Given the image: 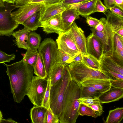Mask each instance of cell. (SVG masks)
<instances>
[{"label":"cell","instance_id":"obj_14","mask_svg":"<svg viewBox=\"0 0 123 123\" xmlns=\"http://www.w3.org/2000/svg\"><path fill=\"white\" fill-rule=\"evenodd\" d=\"M70 29L79 51L83 55H87L86 39L84 31L74 21L72 24Z\"/></svg>","mask_w":123,"mask_h":123},{"label":"cell","instance_id":"obj_29","mask_svg":"<svg viewBox=\"0 0 123 123\" xmlns=\"http://www.w3.org/2000/svg\"><path fill=\"white\" fill-rule=\"evenodd\" d=\"M82 62L87 67L99 71L101 70L100 62L92 56L88 54H83Z\"/></svg>","mask_w":123,"mask_h":123},{"label":"cell","instance_id":"obj_40","mask_svg":"<svg viewBox=\"0 0 123 123\" xmlns=\"http://www.w3.org/2000/svg\"><path fill=\"white\" fill-rule=\"evenodd\" d=\"M85 18L87 24L92 28H94L100 22V20L89 16L85 17Z\"/></svg>","mask_w":123,"mask_h":123},{"label":"cell","instance_id":"obj_33","mask_svg":"<svg viewBox=\"0 0 123 123\" xmlns=\"http://www.w3.org/2000/svg\"><path fill=\"white\" fill-rule=\"evenodd\" d=\"M79 115L87 116L95 118L98 117L94 111L87 105L80 103L78 110Z\"/></svg>","mask_w":123,"mask_h":123},{"label":"cell","instance_id":"obj_32","mask_svg":"<svg viewBox=\"0 0 123 123\" xmlns=\"http://www.w3.org/2000/svg\"><path fill=\"white\" fill-rule=\"evenodd\" d=\"M101 94L98 90L92 87L81 86V97H98Z\"/></svg>","mask_w":123,"mask_h":123},{"label":"cell","instance_id":"obj_45","mask_svg":"<svg viewBox=\"0 0 123 123\" xmlns=\"http://www.w3.org/2000/svg\"><path fill=\"white\" fill-rule=\"evenodd\" d=\"M83 58V54L80 53L72 58L71 62H82Z\"/></svg>","mask_w":123,"mask_h":123},{"label":"cell","instance_id":"obj_26","mask_svg":"<svg viewBox=\"0 0 123 123\" xmlns=\"http://www.w3.org/2000/svg\"><path fill=\"white\" fill-rule=\"evenodd\" d=\"M22 25L31 31L37 30L40 26L39 11L30 17Z\"/></svg>","mask_w":123,"mask_h":123},{"label":"cell","instance_id":"obj_16","mask_svg":"<svg viewBox=\"0 0 123 123\" xmlns=\"http://www.w3.org/2000/svg\"><path fill=\"white\" fill-rule=\"evenodd\" d=\"M123 97V89L111 86L109 91L101 93L98 98L101 103H107L118 101Z\"/></svg>","mask_w":123,"mask_h":123},{"label":"cell","instance_id":"obj_3","mask_svg":"<svg viewBox=\"0 0 123 123\" xmlns=\"http://www.w3.org/2000/svg\"><path fill=\"white\" fill-rule=\"evenodd\" d=\"M71 78L68 65L64 66L62 77L56 84L50 86L49 103L52 113L59 118L62 102L66 90Z\"/></svg>","mask_w":123,"mask_h":123},{"label":"cell","instance_id":"obj_27","mask_svg":"<svg viewBox=\"0 0 123 123\" xmlns=\"http://www.w3.org/2000/svg\"><path fill=\"white\" fill-rule=\"evenodd\" d=\"M33 68L34 73L37 76L46 79V73L44 62L41 55L39 53L36 63Z\"/></svg>","mask_w":123,"mask_h":123},{"label":"cell","instance_id":"obj_19","mask_svg":"<svg viewBox=\"0 0 123 123\" xmlns=\"http://www.w3.org/2000/svg\"><path fill=\"white\" fill-rule=\"evenodd\" d=\"M79 15L74 9L68 7L61 13L64 32L69 29L74 21L79 18Z\"/></svg>","mask_w":123,"mask_h":123},{"label":"cell","instance_id":"obj_31","mask_svg":"<svg viewBox=\"0 0 123 123\" xmlns=\"http://www.w3.org/2000/svg\"><path fill=\"white\" fill-rule=\"evenodd\" d=\"M72 58L62 50L58 49L55 60V63L63 66L68 65L71 63Z\"/></svg>","mask_w":123,"mask_h":123},{"label":"cell","instance_id":"obj_4","mask_svg":"<svg viewBox=\"0 0 123 123\" xmlns=\"http://www.w3.org/2000/svg\"><path fill=\"white\" fill-rule=\"evenodd\" d=\"M68 67L71 78L80 84L85 80L91 79H113L102 71L89 67L82 62H72Z\"/></svg>","mask_w":123,"mask_h":123},{"label":"cell","instance_id":"obj_36","mask_svg":"<svg viewBox=\"0 0 123 123\" xmlns=\"http://www.w3.org/2000/svg\"><path fill=\"white\" fill-rule=\"evenodd\" d=\"M50 81L49 80L46 92L43 99L42 106L48 110H51L49 103L50 91Z\"/></svg>","mask_w":123,"mask_h":123},{"label":"cell","instance_id":"obj_17","mask_svg":"<svg viewBox=\"0 0 123 123\" xmlns=\"http://www.w3.org/2000/svg\"><path fill=\"white\" fill-rule=\"evenodd\" d=\"M80 84L92 87L98 90L101 93L109 91L111 86L110 80L99 79H87L82 82Z\"/></svg>","mask_w":123,"mask_h":123},{"label":"cell","instance_id":"obj_5","mask_svg":"<svg viewBox=\"0 0 123 123\" xmlns=\"http://www.w3.org/2000/svg\"><path fill=\"white\" fill-rule=\"evenodd\" d=\"M38 49L44 64L47 75L46 79H49L51 69L55 63L58 50L57 43L52 38H46L41 43Z\"/></svg>","mask_w":123,"mask_h":123},{"label":"cell","instance_id":"obj_47","mask_svg":"<svg viewBox=\"0 0 123 123\" xmlns=\"http://www.w3.org/2000/svg\"><path fill=\"white\" fill-rule=\"evenodd\" d=\"M31 0H16L15 1V5L17 8L28 3Z\"/></svg>","mask_w":123,"mask_h":123},{"label":"cell","instance_id":"obj_12","mask_svg":"<svg viewBox=\"0 0 123 123\" xmlns=\"http://www.w3.org/2000/svg\"><path fill=\"white\" fill-rule=\"evenodd\" d=\"M68 7V6L64 4L62 1L51 4H46L43 3L39 11L40 21L47 20L61 13Z\"/></svg>","mask_w":123,"mask_h":123},{"label":"cell","instance_id":"obj_38","mask_svg":"<svg viewBox=\"0 0 123 123\" xmlns=\"http://www.w3.org/2000/svg\"><path fill=\"white\" fill-rule=\"evenodd\" d=\"M100 103L85 105L92 109L98 116H99L101 115L103 112V107Z\"/></svg>","mask_w":123,"mask_h":123},{"label":"cell","instance_id":"obj_13","mask_svg":"<svg viewBox=\"0 0 123 123\" xmlns=\"http://www.w3.org/2000/svg\"><path fill=\"white\" fill-rule=\"evenodd\" d=\"M86 49L88 54L92 56L100 62L103 55V45L100 40L92 33L86 39Z\"/></svg>","mask_w":123,"mask_h":123},{"label":"cell","instance_id":"obj_1","mask_svg":"<svg viewBox=\"0 0 123 123\" xmlns=\"http://www.w3.org/2000/svg\"><path fill=\"white\" fill-rule=\"evenodd\" d=\"M4 64L14 100L19 103L27 95L33 76V68L23 59L11 64Z\"/></svg>","mask_w":123,"mask_h":123},{"label":"cell","instance_id":"obj_9","mask_svg":"<svg viewBox=\"0 0 123 123\" xmlns=\"http://www.w3.org/2000/svg\"><path fill=\"white\" fill-rule=\"evenodd\" d=\"M58 49H61L72 58L80 52L70 28L59 35L56 41Z\"/></svg>","mask_w":123,"mask_h":123},{"label":"cell","instance_id":"obj_49","mask_svg":"<svg viewBox=\"0 0 123 123\" xmlns=\"http://www.w3.org/2000/svg\"><path fill=\"white\" fill-rule=\"evenodd\" d=\"M62 0H45L43 3L46 4H51L57 3L61 2Z\"/></svg>","mask_w":123,"mask_h":123},{"label":"cell","instance_id":"obj_24","mask_svg":"<svg viewBox=\"0 0 123 123\" xmlns=\"http://www.w3.org/2000/svg\"><path fill=\"white\" fill-rule=\"evenodd\" d=\"M64 66L55 63L50 70L49 79L51 86L57 84L61 79Z\"/></svg>","mask_w":123,"mask_h":123},{"label":"cell","instance_id":"obj_37","mask_svg":"<svg viewBox=\"0 0 123 123\" xmlns=\"http://www.w3.org/2000/svg\"><path fill=\"white\" fill-rule=\"evenodd\" d=\"M16 56L14 54L8 55L0 50V64L6 62H9L14 60Z\"/></svg>","mask_w":123,"mask_h":123},{"label":"cell","instance_id":"obj_35","mask_svg":"<svg viewBox=\"0 0 123 123\" xmlns=\"http://www.w3.org/2000/svg\"><path fill=\"white\" fill-rule=\"evenodd\" d=\"M98 97H80L78 99V100L80 103L85 105L98 104L101 103Z\"/></svg>","mask_w":123,"mask_h":123},{"label":"cell","instance_id":"obj_39","mask_svg":"<svg viewBox=\"0 0 123 123\" xmlns=\"http://www.w3.org/2000/svg\"><path fill=\"white\" fill-rule=\"evenodd\" d=\"M108 10L107 8L103 4L101 0H97L95 6V12H100L105 14Z\"/></svg>","mask_w":123,"mask_h":123},{"label":"cell","instance_id":"obj_48","mask_svg":"<svg viewBox=\"0 0 123 123\" xmlns=\"http://www.w3.org/2000/svg\"><path fill=\"white\" fill-rule=\"evenodd\" d=\"M116 6L123 10V0H114Z\"/></svg>","mask_w":123,"mask_h":123},{"label":"cell","instance_id":"obj_53","mask_svg":"<svg viewBox=\"0 0 123 123\" xmlns=\"http://www.w3.org/2000/svg\"><path fill=\"white\" fill-rule=\"evenodd\" d=\"M3 119L2 114L1 111H0V123H1Z\"/></svg>","mask_w":123,"mask_h":123},{"label":"cell","instance_id":"obj_25","mask_svg":"<svg viewBox=\"0 0 123 123\" xmlns=\"http://www.w3.org/2000/svg\"><path fill=\"white\" fill-rule=\"evenodd\" d=\"M123 118V108L118 107L109 111L106 123H119Z\"/></svg>","mask_w":123,"mask_h":123},{"label":"cell","instance_id":"obj_30","mask_svg":"<svg viewBox=\"0 0 123 123\" xmlns=\"http://www.w3.org/2000/svg\"><path fill=\"white\" fill-rule=\"evenodd\" d=\"M41 40V37L39 34L35 32H30L28 35L27 43L29 48L32 49L38 48Z\"/></svg>","mask_w":123,"mask_h":123},{"label":"cell","instance_id":"obj_2","mask_svg":"<svg viewBox=\"0 0 123 123\" xmlns=\"http://www.w3.org/2000/svg\"><path fill=\"white\" fill-rule=\"evenodd\" d=\"M81 85L71 78L63 98L62 111L59 118L61 123H75L79 116L78 108L80 104Z\"/></svg>","mask_w":123,"mask_h":123},{"label":"cell","instance_id":"obj_8","mask_svg":"<svg viewBox=\"0 0 123 123\" xmlns=\"http://www.w3.org/2000/svg\"><path fill=\"white\" fill-rule=\"evenodd\" d=\"M90 29L92 33L102 43L103 49V55L111 56L114 50V37L115 33L106 19L104 27L102 31H98L94 28H91Z\"/></svg>","mask_w":123,"mask_h":123},{"label":"cell","instance_id":"obj_34","mask_svg":"<svg viewBox=\"0 0 123 123\" xmlns=\"http://www.w3.org/2000/svg\"><path fill=\"white\" fill-rule=\"evenodd\" d=\"M59 118L54 115L51 110H48L45 117V123H58Z\"/></svg>","mask_w":123,"mask_h":123},{"label":"cell","instance_id":"obj_28","mask_svg":"<svg viewBox=\"0 0 123 123\" xmlns=\"http://www.w3.org/2000/svg\"><path fill=\"white\" fill-rule=\"evenodd\" d=\"M38 54L37 49H34L29 48L24 55L23 59L26 63L33 68L36 63Z\"/></svg>","mask_w":123,"mask_h":123},{"label":"cell","instance_id":"obj_41","mask_svg":"<svg viewBox=\"0 0 123 123\" xmlns=\"http://www.w3.org/2000/svg\"><path fill=\"white\" fill-rule=\"evenodd\" d=\"M101 71L112 77L113 79L123 80V75L119 73L107 69H102Z\"/></svg>","mask_w":123,"mask_h":123},{"label":"cell","instance_id":"obj_6","mask_svg":"<svg viewBox=\"0 0 123 123\" xmlns=\"http://www.w3.org/2000/svg\"><path fill=\"white\" fill-rule=\"evenodd\" d=\"M5 6L0 7V35L10 36L19 24L11 16L12 11L16 9L15 4L5 2Z\"/></svg>","mask_w":123,"mask_h":123},{"label":"cell","instance_id":"obj_18","mask_svg":"<svg viewBox=\"0 0 123 123\" xmlns=\"http://www.w3.org/2000/svg\"><path fill=\"white\" fill-rule=\"evenodd\" d=\"M105 14L106 20L114 32L123 37V17L114 15L108 10Z\"/></svg>","mask_w":123,"mask_h":123},{"label":"cell","instance_id":"obj_10","mask_svg":"<svg viewBox=\"0 0 123 123\" xmlns=\"http://www.w3.org/2000/svg\"><path fill=\"white\" fill-rule=\"evenodd\" d=\"M43 3H28L20 7L16 11L12 12V19L19 24L22 25L29 18L40 11Z\"/></svg>","mask_w":123,"mask_h":123},{"label":"cell","instance_id":"obj_42","mask_svg":"<svg viewBox=\"0 0 123 123\" xmlns=\"http://www.w3.org/2000/svg\"><path fill=\"white\" fill-rule=\"evenodd\" d=\"M111 86L123 89V80L119 79H112L110 80Z\"/></svg>","mask_w":123,"mask_h":123},{"label":"cell","instance_id":"obj_15","mask_svg":"<svg viewBox=\"0 0 123 123\" xmlns=\"http://www.w3.org/2000/svg\"><path fill=\"white\" fill-rule=\"evenodd\" d=\"M97 0H91L69 5L68 7L75 9L79 15L86 17L95 13V6Z\"/></svg>","mask_w":123,"mask_h":123},{"label":"cell","instance_id":"obj_54","mask_svg":"<svg viewBox=\"0 0 123 123\" xmlns=\"http://www.w3.org/2000/svg\"></svg>","mask_w":123,"mask_h":123},{"label":"cell","instance_id":"obj_22","mask_svg":"<svg viewBox=\"0 0 123 123\" xmlns=\"http://www.w3.org/2000/svg\"><path fill=\"white\" fill-rule=\"evenodd\" d=\"M31 31L24 27L23 29L13 32L12 35L16 39V45L20 48L27 50L29 48L28 43V35Z\"/></svg>","mask_w":123,"mask_h":123},{"label":"cell","instance_id":"obj_43","mask_svg":"<svg viewBox=\"0 0 123 123\" xmlns=\"http://www.w3.org/2000/svg\"><path fill=\"white\" fill-rule=\"evenodd\" d=\"M113 14L117 16L123 17V10L115 5L109 9Z\"/></svg>","mask_w":123,"mask_h":123},{"label":"cell","instance_id":"obj_23","mask_svg":"<svg viewBox=\"0 0 123 123\" xmlns=\"http://www.w3.org/2000/svg\"><path fill=\"white\" fill-rule=\"evenodd\" d=\"M47 109L42 106H33L31 109L30 116L32 123H45Z\"/></svg>","mask_w":123,"mask_h":123},{"label":"cell","instance_id":"obj_46","mask_svg":"<svg viewBox=\"0 0 123 123\" xmlns=\"http://www.w3.org/2000/svg\"><path fill=\"white\" fill-rule=\"evenodd\" d=\"M104 2L105 6L109 9L115 5L114 0H104Z\"/></svg>","mask_w":123,"mask_h":123},{"label":"cell","instance_id":"obj_52","mask_svg":"<svg viewBox=\"0 0 123 123\" xmlns=\"http://www.w3.org/2000/svg\"><path fill=\"white\" fill-rule=\"evenodd\" d=\"M4 3L5 2L2 0H0V7L4 6H5Z\"/></svg>","mask_w":123,"mask_h":123},{"label":"cell","instance_id":"obj_21","mask_svg":"<svg viewBox=\"0 0 123 123\" xmlns=\"http://www.w3.org/2000/svg\"><path fill=\"white\" fill-rule=\"evenodd\" d=\"M100 62L101 70H108L123 75V66L117 62L111 56L103 55Z\"/></svg>","mask_w":123,"mask_h":123},{"label":"cell","instance_id":"obj_20","mask_svg":"<svg viewBox=\"0 0 123 123\" xmlns=\"http://www.w3.org/2000/svg\"><path fill=\"white\" fill-rule=\"evenodd\" d=\"M114 48L112 58L123 66V37L115 33L114 37Z\"/></svg>","mask_w":123,"mask_h":123},{"label":"cell","instance_id":"obj_7","mask_svg":"<svg viewBox=\"0 0 123 123\" xmlns=\"http://www.w3.org/2000/svg\"><path fill=\"white\" fill-rule=\"evenodd\" d=\"M49 80L33 76L27 95L34 106H42Z\"/></svg>","mask_w":123,"mask_h":123},{"label":"cell","instance_id":"obj_44","mask_svg":"<svg viewBox=\"0 0 123 123\" xmlns=\"http://www.w3.org/2000/svg\"><path fill=\"white\" fill-rule=\"evenodd\" d=\"M91 0H62V3L68 6L76 3L87 1Z\"/></svg>","mask_w":123,"mask_h":123},{"label":"cell","instance_id":"obj_50","mask_svg":"<svg viewBox=\"0 0 123 123\" xmlns=\"http://www.w3.org/2000/svg\"><path fill=\"white\" fill-rule=\"evenodd\" d=\"M45 0H31L28 3H39L43 2Z\"/></svg>","mask_w":123,"mask_h":123},{"label":"cell","instance_id":"obj_11","mask_svg":"<svg viewBox=\"0 0 123 123\" xmlns=\"http://www.w3.org/2000/svg\"><path fill=\"white\" fill-rule=\"evenodd\" d=\"M61 13L53 16L47 20L40 21V27H42L43 31L47 34L55 33L59 35L64 32Z\"/></svg>","mask_w":123,"mask_h":123},{"label":"cell","instance_id":"obj_51","mask_svg":"<svg viewBox=\"0 0 123 123\" xmlns=\"http://www.w3.org/2000/svg\"><path fill=\"white\" fill-rule=\"evenodd\" d=\"M4 2L14 4L16 0H2Z\"/></svg>","mask_w":123,"mask_h":123}]
</instances>
